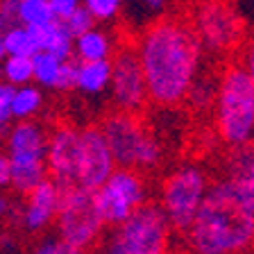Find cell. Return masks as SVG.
Instances as JSON below:
<instances>
[{
	"label": "cell",
	"instance_id": "1",
	"mask_svg": "<svg viewBox=\"0 0 254 254\" xmlns=\"http://www.w3.org/2000/svg\"><path fill=\"white\" fill-rule=\"evenodd\" d=\"M148 102L173 109L186 100L190 82L202 68V43L190 23L166 16L150 23L136 39Z\"/></svg>",
	"mask_w": 254,
	"mask_h": 254
},
{
	"label": "cell",
	"instance_id": "2",
	"mask_svg": "<svg viewBox=\"0 0 254 254\" xmlns=\"http://www.w3.org/2000/svg\"><path fill=\"white\" fill-rule=\"evenodd\" d=\"M184 238L190 254H248L254 248V211L229 177L209 184Z\"/></svg>",
	"mask_w": 254,
	"mask_h": 254
},
{
	"label": "cell",
	"instance_id": "3",
	"mask_svg": "<svg viewBox=\"0 0 254 254\" xmlns=\"http://www.w3.org/2000/svg\"><path fill=\"white\" fill-rule=\"evenodd\" d=\"M213 123L220 141L229 148L254 141V84L241 64H229L218 77Z\"/></svg>",
	"mask_w": 254,
	"mask_h": 254
},
{
	"label": "cell",
	"instance_id": "4",
	"mask_svg": "<svg viewBox=\"0 0 254 254\" xmlns=\"http://www.w3.org/2000/svg\"><path fill=\"white\" fill-rule=\"evenodd\" d=\"M100 129L109 143L116 166L148 173L164 161V145L141 118V114L118 109L105 116Z\"/></svg>",
	"mask_w": 254,
	"mask_h": 254
},
{
	"label": "cell",
	"instance_id": "5",
	"mask_svg": "<svg viewBox=\"0 0 254 254\" xmlns=\"http://www.w3.org/2000/svg\"><path fill=\"white\" fill-rule=\"evenodd\" d=\"M209 177L195 164H182L170 170L161 180L159 186V206L164 209L173 232L182 234L190 227L206 190H209Z\"/></svg>",
	"mask_w": 254,
	"mask_h": 254
},
{
	"label": "cell",
	"instance_id": "6",
	"mask_svg": "<svg viewBox=\"0 0 254 254\" xmlns=\"http://www.w3.org/2000/svg\"><path fill=\"white\" fill-rule=\"evenodd\" d=\"M55 222L59 238L66 243L84 250L98 245L105 232V222L95 206V190L84 186H59V206Z\"/></svg>",
	"mask_w": 254,
	"mask_h": 254
},
{
	"label": "cell",
	"instance_id": "7",
	"mask_svg": "<svg viewBox=\"0 0 254 254\" xmlns=\"http://www.w3.org/2000/svg\"><path fill=\"white\" fill-rule=\"evenodd\" d=\"M116 241L129 254H170L173 227L159 202H143L116 227Z\"/></svg>",
	"mask_w": 254,
	"mask_h": 254
},
{
	"label": "cell",
	"instance_id": "8",
	"mask_svg": "<svg viewBox=\"0 0 254 254\" xmlns=\"http://www.w3.org/2000/svg\"><path fill=\"white\" fill-rule=\"evenodd\" d=\"M193 32L202 50L225 55L243 43V21L227 0H200L193 9Z\"/></svg>",
	"mask_w": 254,
	"mask_h": 254
},
{
	"label": "cell",
	"instance_id": "9",
	"mask_svg": "<svg viewBox=\"0 0 254 254\" xmlns=\"http://www.w3.org/2000/svg\"><path fill=\"white\" fill-rule=\"evenodd\" d=\"M148 202V184L143 173L116 166L114 173L95 189V206L105 227H118L129 213Z\"/></svg>",
	"mask_w": 254,
	"mask_h": 254
},
{
	"label": "cell",
	"instance_id": "10",
	"mask_svg": "<svg viewBox=\"0 0 254 254\" xmlns=\"http://www.w3.org/2000/svg\"><path fill=\"white\" fill-rule=\"evenodd\" d=\"M111 62V100L121 111L141 114L148 105L145 77L138 62V53L134 43H121L109 57Z\"/></svg>",
	"mask_w": 254,
	"mask_h": 254
},
{
	"label": "cell",
	"instance_id": "11",
	"mask_svg": "<svg viewBox=\"0 0 254 254\" xmlns=\"http://www.w3.org/2000/svg\"><path fill=\"white\" fill-rule=\"evenodd\" d=\"M79 154H82V138L79 127L73 123H62L50 132L46 150L48 177L57 186H77L79 177Z\"/></svg>",
	"mask_w": 254,
	"mask_h": 254
},
{
	"label": "cell",
	"instance_id": "12",
	"mask_svg": "<svg viewBox=\"0 0 254 254\" xmlns=\"http://www.w3.org/2000/svg\"><path fill=\"white\" fill-rule=\"evenodd\" d=\"M79 138H82V154H79L77 186L95 190L114 173L116 161H114V154H111L100 125L93 123V125L79 127Z\"/></svg>",
	"mask_w": 254,
	"mask_h": 254
},
{
	"label": "cell",
	"instance_id": "13",
	"mask_svg": "<svg viewBox=\"0 0 254 254\" xmlns=\"http://www.w3.org/2000/svg\"><path fill=\"white\" fill-rule=\"evenodd\" d=\"M59 206V186L50 177L39 182L25 195V204L18 209V225L27 234H39L55 222Z\"/></svg>",
	"mask_w": 254,
	"mask_h": 254
},
{
	"label": "cell",
	"instance_id": "14",
	"mask_svg": "<svg viewBox=\"0 0 254 254\" xmlns=\"http://www.w3.org/2000/svg\"><path fill=\"white\" fill-rule=\"evenodd\" d=\"M48 127L43 123L27 118V121H16L9 125V132L5 136L7 157L9 159H43L46 161L48 150Z\"/></svg>",
	"mask_w": 254,
	"mask_h": 254
},
{
	"label": "cell",
	"instance_id": "15",
	"mask_svg": "<svg viewBox=\"0 0 254 254\" xmlns=\"http://www.w3.org/2000/svg\"><path fill=\"white\" fill-rule=\"evenodd\" d=\"M34 43H37L39 50H46V53L55 55L59 59H73V34L66 30L62 21H50L43 23V25H34L30 27Z\"/></svg>",
	"mask_w": 254,
	"mask_h": 254
},
{
	"label": "cell",
	"instance_id": "16",
	"mask_svg": "<svg viewBox=\"0 0 254 254\" xmlns=\"http://www.w3.org/2000/svg\"><path fill=\"white\" fill-rule=\"evenodd\" d=\"M232 161H229L227 177L232 180V184L236 186V190L241 193L248 206L254 211V148L252 143L243 145V148H234Z\"/></svg>",
	"mask_w": 254,
	"mask_h": 254
},
{
	"label": "cell",
	"instance_id": "17",
	"mask_svg": "<svg viewBox=\"0 0 254 254\" xmlns=\"http://www.w3.org/2000/svg\"><path fill=\"white\" fill-rule=\"evenodd\" d=\"M116 50V41L109 32L100 27H89L86 32L77 34L73 41V57L77 62H93V59H109Z\"/></svg>",
	"mask_w": 254,
	"mask_h": 254
},
{
	"label": "cell",
	"instance_id": "18",
	"mask_svg": "<svg viewBox=\"0 0 254 254\" xmlns=\"http://www.w3.org/2000/svg\"><path fill=\"white\" fill-rule=\"evenodd\" d=\"M9 189L18 195H27L39 182L48 177V168L43 159H9Z\"/></svg>",
	"mask_w": 254,
	"mask_h": 254
},
{
	"label": "cell",
	"instance_id": "19",
	"mask_svg": "<svg viewBox=\"0 0 254 254\" xmlns=\"http://www.w3.org/2000/svg\"><path fill=\"white\" fill-rule=\"evenodd\" d=\"M111 62L109 59H93V62H77L75 89L86 95H98L109 89Z\"/></svg>",
	"mask_w": 254,
	"mask_h": 254
},
{
	"label": "cell",
	"instance_id": "20",
	"mask_svg": "<svg viewBox=\"0 0 254 254\" xmlns=\"http://www.w3.org/2000/svg\"><path fill=\"white\" fill-rule=\"evenodd\" d=\"M43 109V93L39 86L30 84H21L14 89L11 95V121H27V118L39 116V111Z\"/></svg>",
	"mask_w": 254,
	"mask_h": 254
},
{
	"label": "cell",
	"instance_id": "21",
	"mask_svg": "<svg viewBox=\"0 0 254 254\" xmlns=\"http://www.w3.org/2000/svg\"><path fill=\"white\" fill-rule=\"evenodd\" d=\"M64 59L55 57V55L39 50L32 55V82H37L41 89H55L59 77V68H62Z\"/></svg>",
	"mask_w": 254,
	"mask_h": 254
},
{
	"label": "cell",
	"instance_id": "22",
	"mask_svg": "<svg viewBox=\"0 0 254 254\" xmlns=\"http://www.w3.org/2000/svg\"><path fill=\"white\" fill-rule=\"evenodd\" d=\"M216 91H218V77L209 73H197L195 79L190 82L189 93H186V100L193 109H209L213 107V100H216Z\"/></svg>",
	"mask_w": 254,
	"mask_h": 254
},
{
	"label": "cell",
	"instance_id": "23",
	"mask_svg": "<svg viewBox=\"0 0 254 254\" xmlns=\"http://www.w3.org/2000/svg\"><path fill=\"white\" fill-rule=\"evenodd\" d=\"M2 43H5L7 55H18V57H32L39 53L34 37H32L30 27L16 23V25H7L5 34H2Z\"/></svg>",
	"mask_w": 254,
	"mask_h": 254
},
{
	"label": "cell",
	"instance_id": "24",
	"mask_svg": "<svg viewBox=\"0 0 254 254\" xmlns=\"http://www.w3.org/2000/svg\"><path fill=\"white\" fill-rule=\"evenodd\" d=\"M2 68L0 75L5 82H9L11 86H21L32 82V57H18V55H7L2 59Z\"/></svg>",
	"mask_w": 254,
	"mask_h": 254
},
{
	"label": "cell",
	"instance_id": "25",
	"mask_svg": "<svg viewBox=\"0 0 254 254\" xmlns=\"http://www.w3.org/2000/svg\"><path fill=\"white\" fill-rule=\"evenodd\" d=\"M50 21H55V16L48 0H21V7H18V23L21 25L34 27Z\"/></svg>",
	"mask_w": 254,
	"mask_h": 254
},
{
	"label": "cell",
	"instance_id": "26",
	"mask_svg": "<svg viewBox=\"0 0 254 254\" xmlns=\"http://www.w3.org/2000/svg\"><path fill=\"white\" fill-rule=\"evenodd\" d=\"M32 254H89V250L75 248V245L62 241L59 236H46L34 245Z\"/></svg>",
	"mask_w": 254,
	"mask_h": 254
},
{
	"label": "cell",
	"instance_id": "27",
	"mask_svg": "<svg viewBox=\"0 0 254 254\" xmlns=\"http://www.w3.org/2000/svg\"><path fill=\"white\" fill-rule=\"evenodd\" d=\"M82 5L91 11L95 21H114L121 14L123 0H84Z\"/></svg>",
	"mask_w": 254,
	"mask_h": 254
},
{
	"label": "cell",
	"instance_id": "28",
	"mask_svg": "<svg viewBox=\"0 0 254 254\" xmlns=\"http://www.w3.org/2000/svg\"><path fill=\"white\" fill-rule=\"evenodd\" d=\"M64 25H66V30L73 34V39L77 37V34H82V32H86L89 27H93L95 25V18L91 16V11L86 9L84 5H79L77 9L73 11V14L66 18V21H62Z\"/></svg>",
	"mask_w": 254,
	"mask_h": 254
},
{
	"label": "cell",
	"instance_id": "29",
	"mask_svg": "<svg viewBox=\"0 0 254 254\" xmlns=\"http://www.w3.org/2000/svg\"><path fill=\"white\" fill-rule=\"evenodd\" d=\"M75 75H77V62L75 59H64L62 68H59V77L57 84H55V91H73L75 89Z\"/></svg>",
	"mask_w": 254,
	"mask_h": 254
},
{
	"label": "cell",
	"instance_id": "30",
	"mask_svg": "<svg viewBox=\"0 0 254 254\" xmlns=\"http://www.w3.org/2000/svg\"><path fill=\"white\" fill-rule=\"evenodd\" d=\"M48 5H50L53 16L57 21H66L82 2H79V0H48Z\"/></svg>",
	"mask_w": 254,
	"mask_h": 254
},
{
	"label": "cell",
	"instance_id": "31",
	"mask_svg": "<svg viewBox=\"0 0 254 254\" xmlns=\"http://www.w3.org/2000/svg\"><path fill=\"white\" fill-rule=\"evenodd\" d=\"M18 209H21V206H18L9 195H7L5 189H0V220H14V222H18Z\"/></svg>",
	"mask_w": 254,
	"mask_h": 254
},
{
	"label": "cell",
	"instance_id": "32",
	"mask_svg": "<svg viewBox=\"0 0 254 254\" xmlns=\"http://www.w3.org/2000/svg\"><path fill=\"white\" fill-rule=\"evenodd\" d=\"M18 7H21V0H0V18L5 21V25L18 23Z\"/></svg>",
	"mask_w": 254,
	"mask_h": 254
},
{
	"label": "cell",
	"instance_id": "33",
	"mask_svg": "<svg viewBox=\"0 0 254 254\" xmlns=\"http://www.w3.org/2000/svg\"><path fill=\"white\" fill-rule=\"evenodd\" d=\"M14 89L9 82H0V118L5 121H11V114H9V107H11V95H14Z\"/></svg>",
	"mask_w": 254,
	"mask_h": 254
},
{
	"label": "cell",
	"instance_id": "34",
	"mask_svg": "<svg viewBox=\"0 0 254 254\" xmlns=\"http://www.w3.org/2000/svg\"><path fill=\"white\" fill-rule=\"evenodd\" d=\"M245 68V73L250 75V79H252V84H254V39L245 46V55H243V64H241Z\"/></svg>",
	"mask_w": 254,
	"mask_h": 254
},
{
	"label": "cell",
	"instance_id": "35",
	"mask_svg": "<svg viewBox=\"0 0 254 254\" xmlns=\"http://www.w3.org/2000/svg\"><path fill=\"white\" fill-rule=\"evenodd\" d=\"M98 254H129V252H127L121 243H118L116 236H111V238H107L105 243H102V248H100V252H98Z\"/></svg>",
	"mask_w": 254,
	"mask_h": 254
},
{
	"label": "cell",
	"instance_id": "36",
	"mask_svg": "<svg viewBox=\"0 0 254 254\" xmlns=\"http://www.w3.org/2000/svg\"><path fill=\"white\" fill-rule=\"evenodd\" d=\"M0 189H9V161H5L0 164Z\"/></svg>",
	"mask_w": 254,
	"mask_h": 254
},
{
	"label": "cell",
	"instance_id": "37",
	"mask_svg": "<svg viewBox=\"0 0 254 254\" xmlns=\"http://www.w3.org/2000/svg\"><path fill=\"white\" fill-rule=\"evenodd\" d=\"M143 5L152 11H161L166 7V0H143Z\"/></svg>",
	"mask_w": 254,
	"mask_h": 254
},
{
	"label": "cell",
	"instance_id": "38",
	"mask_svg": "<svg viewBox=\"0 0 254 254\" xmlns=\"http://www.w3.org/2000/svg\"><path fill=\"white\" fill-rule=\"evenodd\" d=\"M9 125H11V121H5V118H0V141H5L7 132H9Z\"/></svg>",
	"mask_w": 254,
	"mask_h": 254
},
{
	"label": "cell",
	"instance_id": "39",
	"mask_svg": "<svg viewBox=\"0 0 254 254\" xmlns=\"http://www.w3.org/2000/svg\"><path fill=\"white\" fill-rule=\"evenodd\" d=\"M7 57V50H5V43H2V37H0V62Z\"/></svg>",
	"mask_w": 254,
	"mask_h": 254
},
{
	"label": "cell",
	"instance_id": "40",
	"mask_svg": "<svg viewBox=\"0 0 254 254\" xmlns=\"http://www.w3.org/2000/svg\"><path fill=\"white\" fill-rule=\"evenodd\" d=\"M5 21H2V18H0V37H2V34H5Z\"/></svg>",
	"mask_w": 254,
	"mask_h": 254
},
{
	"label": "cell",
	"instance_id": "41",
	"mask_svg": "<svg viewBox=\"0 0 254 254\" xmlns=\"http://www.w3.org/2000/svg\"><path fill=\"white\" fill-rule=\"evenodd\" d=\"M5 157H7V154L2 152V150H0V164H2V161H5Z\"/></svg>",
	"mask_w": 254,
	"mask_h": 254
},
{
	"label": "cell",
	"instance_id": "42",
	"mask_svg": "<svg viewBox=\"0 0 254 254\" xmlns=\"http://www.w3.org/2000/svg\"><path fill=\"white\" fill-rule=\"evenodd\" d=\"M170 254H173V252H170ZM177 254H184V252H177Z\"/></svg>",
	"mask_w": 254,
	"mask_h": 254
}]
</instances>
